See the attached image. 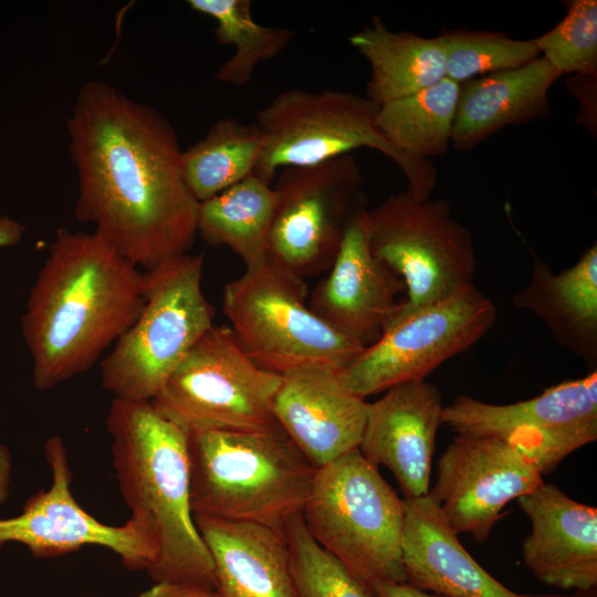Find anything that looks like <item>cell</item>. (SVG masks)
Returning <instances> with one entry per match:
<instances>
[{
    "label": "cell",
    "instance_id": "32",
    "mask_svg": "<svg viewBox=\"0 0 597 597\" xmlns=\"http://www.w3.org/2000/svg\"><path fill=\"white\" fill-rule=\"evenodd\" d=\"M568 87L572 94L580 103L582 124L596 132V88H597V74H575L569 78Z\"/></svg>",
    "mask_w": 597,
    "mask_h": 597
},
{
    "label": "cell",
    "instance_id": "4",
    "mask_svg": "<svg viewBox=\"0 0 597 597\" xmlns=\"http://www.w3.org/2000/svg\"><path fill=\"white\" fill-rule=\"evenodd\" d=\"M193 515L284 530L302 512L316 469L279 425L189 433Z\"/></svg>",
    "mask_w": 597,
    "mask_h": 597
},
{
    "label": "cell",
    "instance_id": "34",
    "mask_svg": "<svg viewBox=\"0 0 597 597\" xmlns=\"http://www.w3.org/2000/svg\"><path fill=\"white\" fill-rule=\"evenodd\" d=\"M370 587L376 597H441L417 589L407 583H376Z\"/></svg>",
    "mask_w": 597,
    "mask_h": 597
},
{
    "label": "cell",
    "instance_id": "20",
    "mask_svg": "<svg viewBox=\"0 0 597 597\" xmlns=\"http://www.w3.org/2000/svg\"><path fill=\"white\" fill-rule=\"evenodd\" d=\"M404 507L401 559L407 584L441 597H521L473 559L428 494L405 498Z\"/></svg>",
    "mask_w": 597,
    "mask_h": 597
},
{
    "label": "cell",
    "instance_id": "35",
    "mask_svg": "<svg viewBox=\"0 0 597 597\" xmlns=\"http://www.w3.org/2000/svg\"><path fill=\"white\" fill-rule=\"evenodd\" d=\"M24 228L15 220L3 216L0 217V248L11 247L20 242Z\"/></svg>",
    "mask_w": 597,
    "mask_h": 597
},
{
    "label": "cell",
    "instance_id": "24",
    "mask_svg": "<svg viewBox=\"0 0 597 597\" xmlns=\"http://www.w3.org/2000/svg\"><path fill=\"white\" fill-rule=\"evenodd\" d=\"M348 42L369 64L366 96L379 106L446 78L444 51L438 36L396 32L374 15Z\"/></svg>",
    "mask_w": 597,
    "mask_h": 597
},
{
    "label": "cell",
    "instance_id": "1",
    "mask_svg": "<svg viewBox=\"0 0 597 597\" xmlns=\"http://www.w3.org/2000/svg\"><path fill=\"white\" fill-rule=\"evenodd\" d=\"M77 220L142 271L189 253L199 202L186 186L170 122L104 82L78 91L67 118Z\"/></svg>",
    "mask_w": 597,
    "mask_h": 597
},
{
    "label": "cell",
    "instance_id": "6",
    "mask_svg": "<svg viewBox=\"0 0 597 597\" xmlns=\"http://www.w3.org/2000/svg\"><path fill=\"white\" fill-rule=\"evenodd\" d=\"M301 514L313 540L362 582L406 583L404 500L358 449L316 469Z\"/></svg>",
    "mask_w": 597,
    "mask_h": 597
},
{
    "label": "cell",
    "instance_id": "27",
    "mask_svg": "<svg viewBox=\"0 0 597 597\" xmlns=\"http://www.w3.org/2000/svg\"><path fill=\"white\" fill-rule=\"evenodd\" d=\"M460 85L446 77L409 96L379 106L380 133L407 156L431 160L451 145Z\"/></svg>",
    "mask_w": 597,
    "mask_h": 597
},
{
    "label": "cell",
    "instance_id": "25",
    "mask_svg": "<svg viewBox=\"0 0 597 597\" xmlns=\"http://www.w3.org/2000/svg\"><path fill=\"white\" fill-rule=\"evenodd\" d=\"M275 207L272 184L253 174L199 202L197 234L212 245H227L254 266L269 258V233Z\"/></svg>",
    "mask_w": 597,
    "mask_h": 597
},
{
    "label": "cell",
    "instance_id": "23",
    "mask_svg": "<svg viewBox=\"0 0 597 597\" xmlns=\"http://www.w3.org/2000/svg\"><path fill=\"white\" fill-rule=\"evenodd\" d=\"M531 277L512 296L515 308L544 321L557 343L590 366L597 362V245H590L570 268L555 274L532 252Z\"/></svg>",
    "mask_w": 597,
    "mask_h": 597
},
{
    "label": "cell",
    "instance_id": "30",
    "mask_svg": "<svg viewBox=\"0 0 597 597\" xmlns=\"http://www.w3.org/2000/svg\"><path fill=\"white\" fill-rule=\"evenodd\" d=\"M284 534L297 597H376L369 585L313 540L301 513L289 520Z\"/></svg>",
    "mask_w": 597,
    "mask_h": 597
},
{
    "label": "cell",
    "instance_id": "9",
    "mask_svg": "<svg viewBox=\"0 0 597 597\" xmlns=\"http://www.w3.org/2000/svg\"><path fill=\"white\" fill-rule=\"evenodd\" d=\"M366 223L373 254L405 283L407 297L392 317H406L473 285V239L446 199L419 200L404 190L367 209Z\"/></svg>",
    "mask_w": 597,
    "mask_h": 597
},
{
    "label": "cell",
    "instance_id": "13",
    "mask_svg": "<svg viewBox=\"0 0 597 597\" xmlns=\"http://www.w3.org/2000/svg\"><path fill=\"white\" fill-rule=\"evenodd\" d=\"M442 423L457 434L501 439L551 473L572 452L597 439V371L563 381L528 400L506 405L458 396Z\"/></svg>",
    "mask_w": 597,
    "mask_h": 597
},
{
    "label": "cell",
    "instance_id": "26",
    "mask_svg": "<svg viewBox=\"0 0 597 597\" xmlns=\"http://www.w3.org/2000/svg\"><path fill=\"white\" fill-rule=\"evenodd\" d=\"M265 147L266 136L255 123L221 118L181 151L184 181L198 202L205 201L253 175Z\"/></svg>",
    "mask_w": 597,
    "mask_h": 597
},
{
    "label": "cell",
    "instance_id": "37",
    "mask_svg": "<svg viewBox=\"0 0 597 597\" xmlns=\"http://www.w3.org/2000/svg\"><path fill=\"white\" fill-rule=\"evenodd\" d=\"M587 593L577 591L575 595H562V594H521V597H593Z\"/></svg>",
    "mask_w": 597,
    "mask_h": 597
},
{
    "label": "cell",
    "instance_id": "18",
    "mask_svg": "<svg viewBox=\"0 0 597 597\" xmlns=\"http://www.w3.org/2000/svg\"><path fill=\"white\" fill-rule=\"evenodd\" d=\"M442 395L426 379L396 385L368 405L358 450L377 468H387L405 498L429 493Z\"/></svg>",
    "mask_w": 597,
    "mask_h": 597
},
{
    "label": "cell",
    "instance_id": "7",
    "mask_svg": "<svg viewBox=\"0 0 597 597\" xmlns=\"http://www.w3.org/2000/svg\"><path fill=\"white\" fill-rule=\"evenodd\" d=\"M202 273L203 254L190 253L143 271V310L100 362L102 386L113 398L151 400L213 326Z\"/></svg>",
    "mask_w": 597,
    "mask_h": 597
},
{
    "label": "cell",
    "instance_id": "21",
    "mask_svg": "<svg viewBox=\"0 0 597 597\" xmlns=\"http://www.w3.org/2000/svg\"><path fill=\"white\" fill-rule=\"evenodd\" d=\"M221 597H297L284 530L193 515Z\"/></svg>",
    "mask_w": 597,
    "mask_h": 597
},
{
    "label": "cell",
    "instance_id": "12",
    "mask_svg": "<svg viewBox=\"0 0 597 597\" xmlns=\"http://www.w3.org/2000/svg\"><path fill=\"white\" fill-rule=\"evenodd\" d=\"M363 186L352 154L279 171L269 258L303 279L329 270L349 221L366 205Z\"/></svg>",
    "mask_w": 597,
    "mask_h": 597
},
{
    "label": "cell",
    "instance_id": "2",
    "mask_svg": "<svg viewBox=\"0 0 597 597\" xmlns=\"http://www.w3.org/2000/svg\"><path fill=\"white\" fill-rule=\"evenodd\" d=\"M144 303L142 270L95 231L59 228L21 322L35 387L51 389L87 371Z\"/></svg>",
    "mask_w": 597,
    "mask_h": 597
},
{
    "label": "cell",
    "instance_id": "33",
    "mask_svg": "<svg viewBox=\"0 0 597 597\" xmlns=\"http://www.w3.org/2000/svg\"><path fill=\"white\" fill-rule=\"evenodd\" d=\"M138 597H221L216 590L186 583H155Z\"/></svg>",
    "mask_w": 597,
    "mask_h": 597
},
{
    "label": "cell",
    "instance_id": "16",
    "mask_svg": "<svg viewBox=\"0 0 597 597\" xmlns=\"http://www.w3.org/2000/svg\"><path fill=\"white\" fill-rule=\"evenodd\" d=\"M366 210L365 205L353 216L327 276L308 302L316 315L363 347L380 338L406 290L402 279L373 254Z\"/></svg>",
    "mask_w": 597,
    "mask_h": 597
},
{
    "label": "cell",
    "instance_id": "31",
    "mask_svg": "<svg viewBox=\"0 0 597 597\" xmlns=\"http://www.w3.org/2000/svg\"><path fill=\"white\" fill-rule=\"evenodd\" d=\"M534 41L541 56L562 76L597 74V1L568 2L564 18Z\"/></svg>",
    "mask_w": 597,
    "mask_h": 597
},
{
    "label": "cell",
    "instance_id": "29",
    "mask_svg": "<svg viewBox=\"0 0 597 597\" xmlns=\"http://www.w3.org/2000/svg\"><path fill=\"white\" fill-rule=\"evenodd\" d=\"M444 51L446 77L461 84L486 74L521 67L538 56L534 39L502 32L447 30L438 35Z\"/></svg>",
    "mask_w": 597,
    "mask_h": 597
},
{
    "label": "cell",
    "instance_id": "10",
    "mask_svg": "<svg viewBox=\"0 0 597 597\" xmlns=\"http://www.w3.org/2000/svg\"><path fill=\"white\" fill-rule=\"evenodd\" d=\"M280 384L281 376L250 359L230 326L213 325L150 401L189 433L264 430L277 425Z\"/></svg>",
    "mask_w": 597,
    "mask_h": 597
},
{
    "label": "cell",
    "instance_id": "14",
    "mask_svg": "<svg viewBox=\"0 0 597 597\" xmlns=\"http://www.w3.org/2000/svg\"><path fill=\"white\" fill-rule=\"evenodd\" d=\"M44 451L52 484L31 496L20 515L0 520V546L22 543L35 557L48 558L97 545L117 554L128 569H148L158 553L150 524L138 515L122 525H107L93 517L71 492L73 475L62 439L49 438Z\"/></svg>",
    "mask_w": 597,
    "mask_h": 597
},
{
    "label": "cell",
    "instance_id": "17",
    "mask_svg": "<svg viewBox=\"0 0 597 597\" xmlns=\"http://www.w3.org/2000/svg\"><path fill=\"white\" fill-rule=\"evenodd\" d=\"M368 405L343 386L337 371L305 367L281 376L272 409L280 428L320 469L358 449Z\"/></svg>",
    "mask_w": 597,
    "mask_h": 597
},
{
    "label": "cell",
    "instance_id": "3",
    "mask_svg": "<svg viewBox=\"0 0 597 597\" xmlns=\"http://www.w3.org/2000/svg\"><path fill=\"white\" fill-rule=\"evenodd\" d=\"M106 426L122 496L132 515L150 524L157 540L149 576L154 583L216 590L211 556L190 504L189 432L150 400L113 398Z\"/></svg>",
    "mask_w": 597,
    "mask_h": 597
},
{
    "label": "cell",
    "instance_id": "8",
    "mask_svg": "<svg viewBox=\"0 0 597 597\" xmlns=\"http://www.w3.org/2000/svg\"><path fill=\"white\" fill-rule=\"evenodd\" d=\"M303 277L268 258L224 286L223 312L238 343L263 370L282 376L305 367L341 371L365 348L306 303Z\"/></svg>",
    "mask_w": 597,
    "mask_h": 597
},
{
    "label": "cell",
    "instance_id": "28",
    "mask_svg": "<svg viewBox=\"0 0 597 597\" xmlns=\"http://www.w3.org/2000/svg\"><path fill=\"white\" fill-rule=\"evenodd\" d=\"M187 3L193 11L214 20L219 44L234 49L214 75L226 84H248L255 67L277 56L294 35L293 30L258 23L252 17L250 0H189Z\"/></svg>",
    "mask_w": 597,
    "mask_h": 597
},
{
    "label": "cell",
    "instance_id": "22",
    "mask_svg": "<svg viewBox=\"0 0 597 597\" xmlns=\"http://www.w3.org/2000/svg\"><path fill=\"white\" fill-rule=\"evenodd\" d=\"M561 76L538 56L521 67L459 84L451 145L469 150L509 126L545 118L552 111L549 90Z\"/></svg>",
    "mask_w": 597,
    "mask_h": 597
},
{
    "label": "cell",
    "instance_id": "19",
    "mask_svg": "<svg viewBox=\"0 0 597 597\" xmlns=\"http://www.w3.org/2000/svg\"><path fill=\"white\" fill-rule=\"evenodd\" d=\"M517 503L531 523L522 558L532 575L563 590L591 591L597 586V509L552 483H542Z\"/></svg>",
    "mask_w": 597,
    "mask_h": 597
},
{
    "label": "cell",
    "instance_id": "5",
    "mask_svg": "<svg viewBox=\"0 0 597 597\" xmlns=\"http://www.w3.org/2000/svg\"><path fill=\"white\" fill-rule=\"evenodd\" d=\"M379 105L352 92L291 88L280 92L256 114L266 147L255 175L272 184L285 168L317 165L358 148L389 158L404 174L407 191L429 199L437 184L432 160L405 155L378 129Z\"/></svg>",
    "mask_w": 597,
    "mask_h": 597
},
{
    "label": "cell",
    "instance_id": "15",
    "mask_svg": "<svg viewBox=\"0 0 597 597\" xmlns=\"http://www.w3.org/2000/svg\"><path fill=\"white\" fill-rule=\"evenodd\" d=\"M542 476L531 459L501 439L457 434L438 461L428 495L458 535L484 542L503 507L537 489Z\"/></svg>",
    "mask_w": 597,
    "mask_h": 597
},
{
    "label": "cell",
    "instance_id": "36",
    "mask_svg": "<svg viewBox=\"0 0 597 597\" xmlns=\"http://www.w3.org/2000/svg\"><path fill=\"white\" fill-rule=\"evenodd\" d=\"M10 468V454L8 450L0 444V504L4 503L8 498Z\"/></svg>",
    "mask_w": 597,
    "mask_h": 597
},
{
    "label": "cell",
    "instance_id": "11",
    "mask_svg": "<svg viewBox=\"0 0 597 597\" xmlns=\"http://www.w3.org/2000/svg\"><path fill=\"white\" fill-rule=\"evenodd\" d=\"M496 316L493 302L470 285L406 317H391L380 338L338 371V379L364 399L426 379L443 362L479 342Z\"/></svg>",
    "mask_w": 597,
    "mask_h": 597
}]
</instances>
